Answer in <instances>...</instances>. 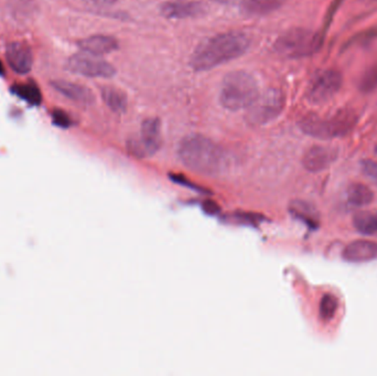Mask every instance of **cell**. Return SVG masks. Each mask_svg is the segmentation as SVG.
<instances>
[{
  "instance_id": "obj_1",
  "label": "cell",
  "mask_w": 377,
  "mask_h": 376,
  "mask_svg": "<svg viewBox=\"0 0 377 376\" xmlns=\"http://www.w3.org/2000/svg\"><path fill=\"white\" fill-rule=\"evenodd\" d=\"M250 45L248 35L240 31L220 33L197 45L191 56L190 66L195 72L212 70L242 57Z\"/></svg>"
},
{
  "instance_id": "obj_2",
  "label": "cell",
  "mask_w": 377,
  "mask_h": 376,
  "mask_svg": "<svg viewBox=\"0 0 377 376\" xmlns=\"http://www.w3.org/2000/svg\"><path fill=\"white\" fill-rule=\"evenodd\" d=\"M178 157L187 168L207 176L223 172L228 165L226 155L220 146L199 134L187 136L180 141Z\"/></svg>"
},
{
  "instance_id": "obj_3",
  "label": "cell",
  "mask_w": 377,
  "mask_h": 376,
  "mask_svg": "<svg viewBox=\"0 0 377 376\" xmlns=\"http://www.w3.org/2000/svg\"><path fill=\"white\" fill-rule=\"evenodd\" d=\"M260 96L257 81L250 73L234 71L228 73L222 81L220 103L231 112L248 108Z\"/></svg>"
},
{
  "instance_id": "obj_4",
  "label": "cell",
  "mask_w": 377,
  "mask_h": 376,
  "mask_svg": "<svg viewBox=\"0 0 377 376\" xmlns=\"http://www.w3.org/2000/svg\"><path fill=\"white\" fill-rule=\"evenodd\" d=\"M357 123V116L351 110L337 112L331 117L308 114L300 119L298 126L306 135L318 139H333L347 136Z\"/></svg>"
},
{
  "instance_id": "obj_5",
  "label": "cell",
  "mask_w": 377,
  "mask_h": 376,
  "mask_svg": "<svg viewBox=\"0 0 377 376\" xmlns=\"http://www.w3.org/2000/svg\"><path fill=\"white\" fill-rule=\"evenodd\" d=\"M323 45V37L317 31L294 28L280 35L274 43V49L284 58L301 59L319 52Z\"/></svg>"
},
{
  "instance_id": "obj_6",
  "label": "cell",
  "mask_w": 377,
  "mask_h": 376,
  "mask_svg": "<svg viewBox=\"0 0 377 376\" xmlns=\"http://www.w3.org/2000/svg\"><path fill=\"white\" fill-rule=\"evenodd\" d=\"M285 104V95L282 90L270 88L262 95L258 96L257 100L248 108L246 121L252 126L266 125L275 121L282 113Z\"/></svg>"
},
{
  "instance_id": "obj_7",
  "label": "cell",
  "mask_w": 377,
  "mask_h": 376,
  "mask_svg": "<svg viewBox=\"0 0 377 376\" xmlns=\"http://www.w3.org/2000/svg\"><path fill=\"white\" fill-rule=\"evenodd\" d=\"M342 74L335 69L319 71L308 84L306 98L311 104H323L332 100L342 86Z\"/></svg>"
},
{
  "instance_id": "obj_8",
  "label": "cell",
  "mask_w": 377,
  "mask_h": 376,
  "mask_svg": "<svg viewBox=\"0 0 377 376\" xmlns=\"http://www.w3.org/2000/svg\"><path fill=\"white\" fill-rule=\"evenodd\" d=\"M163 145L161 123L159 118H147L141 124L140 135L132 137L127 141V149L138 158L155 155Z\"/></svg>"
},
{
  "instance_id": "obj_9",
  "label": "cell",
  "mask_w": 377,
  "mask_h": 376,
  "mask_svg": "<svg viewBox=\"0 0 377 376\" xmlns=\"http://www.w3.org/2000/svg\"><path fill=\"white\" fill-rule=\"evenodd\" d=\"M66 69L74 74L86 78H108L116 74V69L108 61L86 52L71 57L66 62Z\"/></svg>"
},
{
  "instance_id": "obj_10",
  "label": "cell",
  "mask_w": 377,
  "mask_h": 376,
  "mask_svg": "<svg viewBox=\"0 0 377 376\" xmlns=\"http://www.w3.org/2000/svg\"><path fill=\"white\" fill-rule=\"evenodd\" d=\"M159 11L167 19H187L204 15L207 6L195 0H173L161 4Z\"/></svg>"
},
{
  "instance_id": "obj_11",
  "label": "cell",
  "mask_w": 377,
  "mask_h": 376,
  "mask_svg": "<svg viewBox=\"0 0 377 376\" xmlns=\"http://www.w3.org/2000/svg\"><path fill=\"white\" fill-rule=\"evenodd\" d=\"M337 158V151L327 146H313L303 158V165L308 171L320 172L329 168Z\"/></svg>"
},
{
  "instance_id": "obj_12",
  "label": "cell",
  "mask_w": 377,
  "mask_h": 376,
  "mask_svg": "<svg viewBox=\"0 0 377 376\" xmlns=\"http://www.w3.org/2000/svg\"><path fill=\"white\" fill-rule=\"evenodd\" d=\"M6 58L11 69L19 74H27L33 69V51L29 45L21 41H15L7 45Z\"/></svg>"
},
{
  "instance_id": "obj_13",
  "label": "cell",
  "mask_w": 377,
  "mask_h": 376,
  "mask_svg": "<svg viewBox=\"0 0 377 376\" xmlns=\"http://www.w3.org/2000/svg\"><path fill=\"white\" fill-rule=\"evenodd\" d=\"M79 48L83 52L91 53L94 56H104L114 52L120 48V43L112 35H92L78 42Z\"/></svg>"
},
{
  "instance_id": "obj_14",
  "label": "cell",
  "mask_w": 377,
  "mask_h": 376,
  "mask_svg": "<svg viewBox=\"0 0 377 376\" xmlns=\"http://www.w3.org/2000/svg\"><path fill=\"white\" fill-rule=\"evenodd\" d=\"M51 86L54 88L55 90H58L59 93L62 94L69 100H73L75 103L82 104V105H90L94 103V94L92 90L86 86H81V84L72 83L68 81L58 80L53 81Z\"/></svg>"
},
{
  "instance_id": "obj_15",
  "label": "cell",
  "mask_w": 377,
  "mask_h": 376,
  "mask_svg": "<svg viewBox=\"0 0 377 376\" xmlns=\"http://www.w3.org/2000/svg\"><path fill=\"white\" fill-rule=\"evenodd\" d=\"M343 257L352 263H362L377 259V243L371 241H354L345 247Z\"/></svg>"
},
{
  "instance_id": "obj_16",
  "label": "cell",
  "mask_w": 377,
  "mask_h": 376,
  "mask_svg": "<svg viewBox=\"0 0 377 376\" xmlns=\"http://www.w3.org/2000/svg\"><path fill=\"white\" fill-rule=\"evenodd\" d=\"M286 0H243L240 11L246 17H262L278 11Z\"/></svg>"
},
{
  "instance_id": "obj_17",
  "label": "cell",
  "mask_w": 377,
  "mask_h": 376,
  "mask_svg": "<svg viewBox=\"0 0 377 376\" xmlns=\"http://www.w3.org/2000/svg\"><path fill=\"white\" fill-rule=\"evenodd\" d=\"M100 93L104 103L108 106L110 111L116 114L125 113L128 102L127 96L122 90L114 86H103Z\"/></svg>"
},
{
  "instance_id": "obj_18",
  "label": "cell",
  "mask_w": 377,
  "mask_h": 376,
  "mask_svg": "<svg viewBox=\"0 0 377 376\" xmlns=\"http://www.w3.org/2000/svg\"><path fill=\"white\" fill-rule=\"evenodd\" d=\"M289 210L292 216L300 218L301 221L305 222L308 225L313 226V228H315L318 225L319 216H318L317 210H315V206H311L308 202H305V201H294L290 204Z\"/></svg>"
},
{
  "instance_id": "obj_19",
  "label": "cell",
  "mask_w": 377,
  "mask_h": 376,
  "mask_svg": "<svg viewBox=\"0 0 377 376\" xmlns=\"http://www.w3.org/2000/svg\"><path fill=\"white\" fill-rule=\"evenodd\" d=\"M374 194L372 190L362 183H353L352 186L347 189V200L352 206H369L372 202Z\"/></svg>"
},
{
  "instance_id": "obj_20",
  "label": "cell",
  "mask_w": 377,
  "mask_h": 376,
  "mask_svg": "<svg viewBox=\"0 0 377 376\" xmlns=\"http://www.w3.org/2000/svg\"><path fill=\"white\" fill-rule=\"evenodd\" d=\"M354 228L364 235H374L377 234V212L363 211L355 214L353 220Z\"/></svg>"
},
{
  "instance_id": "obj_21",
  "label": "cell",
  "mask_w": 377,
  "mask_h": 376,
  "mask_svg": "<svg viewBox=\"0 0 377 376\" xmlns=\"http://www.w3.org/2000/svg\"><path fill=\"white\" fill-rule=\"evenodd\" d=\"M13 90L18 96H21V98L30 104H33V105L40 104L41 100H42L40 90L35 84H18V86H13Z\"/></svg>"
},
{
  "instance_id": "obj_22",
  "label": "cell",
  "mask_w": 377,
  "mask_h": 376,
  "mask_svg": "<svg viewBox=\"0 0 377 376\" xmlns=\"http://www.w3.org/2000/svg\"><path fill=\"white\" fill-rule=\"evenodd\" d=\"M337 309V300L333 295L327 293L320 302V316L325 321H330L335 317Z\"/></svg>"
},
{
  "instance_id": "obj_23",
  "label": "cell",
  "mask_w": 377,
  "mask_h": 376,
  "mask_svg": "<svg viewBox=\"0 0 377 376\" xmlns=\"http://www.w3.org/2000/svg\"><path fill=\"white\" fill-rule=\"evenodd\" d=\"M377 88V66L365 71L359 84V90L363 93H371Z\"/></svg>"
},
{
  "instance_id": "obj_24",
  "label": "cell",
  "mask_w": 377,
  "mask_h": 376,
  "mask_svg": "<svg viewBox=\"0 0 377 376\" xmlns=\"http://www.w3.org/2000/svg\"><path fill=\"white\" fill-rule=\"evenodd\" d=\"M361 166L365 176L377 184V161L364 160L361 163Z\"/></svg>"
},
{
  "instance_id": "obj_25",
  "label": "cell",
  "mask_w": 377,
  "mask_h": 376,
  "mask_svg": "<svg viewBox=\"0 0 377 376\" xmlns=\"http://www.w3.org/2000/svg\"><path fill=\"white\" fill-rule=\"evenodd\" d=\"M53 121L60 127H69L71 125V119L68 114H65L64 112L60 111V110H55L53 112Z\"/></svg>"
},
{
  "instance_id": "obj_26",
  "label": "cell",
  "mask_w": 377,
  "mask_h": 376,
  "mask_svg": "<svg viewBox=\"0 0 377 376\" xmlns=\"http://www.w3.org/2000/svg\"><path fill=\"white\" fill-rule=\"evenodd\" d=\"M117 0H84V3L96 8H108L115 5Z\"/></svg>"
},
{
  "instance_id": "obj_27",
  "label": "cell",
  "mask_w": 377,
  "mask_h": 376,
  "mask_svg": "<svg viewBox=\"0 0 377 376\" xmlns=\"http://www.w3.org/2000/svg\"><path fill=\"white\" fill-rule=\"evenodd\" d=\"M3 72H4L3 64H1V62H0V74H3Z\"/></svg>"
},
{
  "instance_id": "obj_28",
  "label": "cell",
  "mask_w": 377,
  "mask_h": 376,
  "mask_svg": "<svg viewBox=\"0 0 377 376\" xmlns=\"http://www.w3.org/2000/svg\"><path fill=\"white\" fill-rule=\"evenodd\" d=\"M375 153H377V145H376V147H375Z\"/></svg>"
}]
</instances>
